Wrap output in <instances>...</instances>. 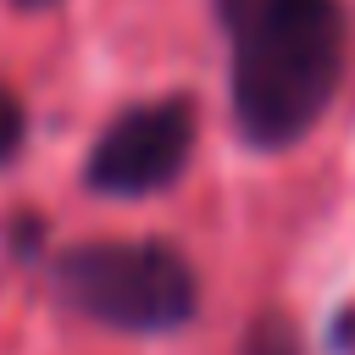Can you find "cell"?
<instances>
[{"mask_svg":"<svg viewBox=\"0 0 355 355\" xmlns=\"http://www.w3.org/2000/svg\"><path fill=\"white\" fill-rule=\"evenodd\" d=\"M233 39V116L250 144L283 150L327 111L344 72L338 0H216Z\"/></svg>","mask_w":355,"mask_h":355,"instance_id":"1","label":"cell"},{"mask_svg":"<svg viewBox=\"0 0 355 355\" xmlns=\"http://www.w3.org/2000/svg\"><path fill=\"white\" fill-rule=\"evenodd\" d=\"M55 294L128 333L183 327L194 316V272L178 250L150 239H94L55 261Z\"/></svg>","mask_w":355,"mask_h":355,"instance_id":"2","label":"cell"},{"mask_svg":"<svg viewBox=\"0 0 355 355\" xmlns=\"http://www.w3.org/2000/svg\"><path fill=\"white\" fill-rule=\"evenodd\" d=\"M189 155H194V100L166 94V100L122 111L100 133V144L83 161V183L94 194H116V200L155 194V189L178 183Z\"/></svg>","mask_w":355,"mask_h":355,"instance_id":"3","label":"cell"},{"mask_svg":"<svg viewBox=\"0 0 355 355\" xmlns=\"http://www.w3.org/2000/svg\"><path fill=\"white\" fill-rule=\"evenodd\" d=\"M244 355H300V333H294L283 316H261V322L250 327Z\"/></svg>","mask_w":355,"mask_h":355,"instance_id":"4","label":"cell"},{"mask_svg":"<svg viewBox=\"0 0 355 355\" xmlns=\"http://www.w3.org/2000/svg\"><path fill=\"white\" fill-rule=\"evenodd\" d=\"M17 144H22V105H17V94L0 83V166L17 155Z\"/></svg>","mask_w":355,"mask_h":355,"instance_id":"5","label":"cell"},{"mask_svg":"<svg viewBox=\"0 0 355 355\" xmlns=\"http://www.w3.org/2000/svg\"><path fill=\"white\" fill-rule=\"evenodd\" d=\"M17 6H50V0H17Z\"/></svg>","mask_w":355,"mask_h":355,"instance_id":"6","label":"cell"}]
</instances>
